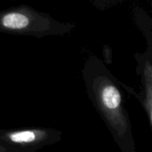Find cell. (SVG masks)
<instances>
[{
	"mask_svg": "<svg viewBox=\"0 0 152 152\" xmlns=\"http://www.w3.org/2000/svg\"><path fill=\"white\" fill-rule=\"evenodd\" d=\"M89 99L121 152H137L129 114L116 78L97 59L87 61L83 71Z\"/></svg>",
	"mask_w": 152,
	"mask_h": 152,
	"instance_id": "6da1fadb",
	"label": "cell"
},
{
	"mask_svg": "<svg viewBox=\"0 0 152 152\" xmlns=\"http://www.w3.org/2000/svg\"><path fill=\"white\" fill-rule=\"evenodd\" d=\"M74 26L53 20L28 6H19L0 12V31L18 35L44 37L62 35Z\"/></svg>",
	"mask_w": 152,
	"mask_h": 152,
	"instance_id": "7a4b0ae2",
	"label": "cell"
},
{
	"mask_svg": "<svg viewBox=\"0 0 152 152\" xmlns=\"http://www.w3.org/2000/svg\"><path fill=\"white\" fill-rule=\"evenodd\" d=\"M62 133L48 127L0 129V142L9 146L37 151L61 141Z\"/></svg>",
	"mask_w": 152,
	"mask_h": 152,
	"instance_id": "3957f363",
	"label": "cell"
},
{
	"mask_svg": "<svg viewBox=\"0 0 152 152\" xmlns=\"http://www.w3.org/2000/svg\"><path fill=\"white\" fill-rule=\"evenodd\" d=\"M0 152H37L29 150H22V149H18L14 148L12 146H9L4 142H0Z\"/></svg>",
	"mask_w": 152,
	"mask_h": 152,
	"instance_id": "277c9868",
	"label": "cell"
}]
</instances>
